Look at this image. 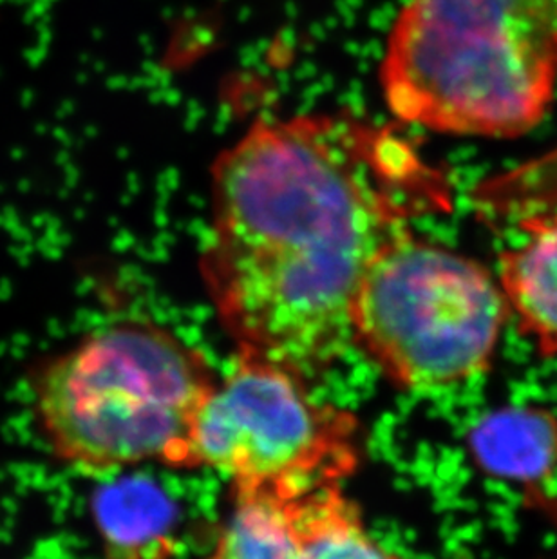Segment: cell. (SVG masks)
Segmentation results:
<instances>
[{
	"label": "cell",
	"instance_id": "6da1fadb",
	"mask_svg": "<svg viewBox=\"0 0 557 559\" xmlns=\"http://www.w3.org/2000/svg\"><path fill=\"white\" fill-rule=\"evenodd\" d=\"M201 270L237 354L300 377L353 346L358 288L415 217L449 206L410 140L346 112L253 123L212 167Z\"/></svg>",
	"mask_w": 557,
	"mask_h": 559
},
{
	"label": "cell",
	"instance_id": "7a4b0ae2",
	"mask_svg": "<svg viewBox=\"0 0 557 559\" xmlns=\"http://www.w3.org/2000/svg\"><path fill=\"white\" fill-rule=\"evenodd\" d=\"M556 82L557 0H405L380 60L394 117L457 136H523Z\"/></svg>",
	"mask_w": 557,
	"mask_h": 559
},
{
	"label": "cell",
	"instance_id": "3957f363",
	"mask_svg": "<svg viewBox=\"0 0 557 559\" xmlns=\"http://www.w3.org/2000/svg\"><path fill=\"white\" fill-rule=\"evenodd\" d=\"M214 385L200 349L151 322L121 321L38 366L29 391L55 459L106 476L142 464L194 467L195 420Z\"/></svg>",
	"mask_w": 557,
	"mask_h": 559
},
{
	"label": "cell",
	"instance_id": "277c9868",
	"mask_svg": "<svg viewBox=\"0 0 557 559\" xmlns=\"http://www.w3.org/2000/svg\"><path fill=\"white\" fill-rule=\"evenodd\" d=\"M509 317L484 264L410 230L358 288L353 346L402 390H440L489 370Z\"/></svg>",
	"mask_w": 557,
	"mask_h": 559
},
{
	"label": "cell",
	"instance_id": "5b68a950",
	"mask_svg": "<svg viewBox=\"0 0 557 559\" xmlns=\"http://www.w3.org/2000/svg\"><path fill=\"white\" fill-rule=\"evenodd\" d=\"M305 380L272 360L237 354L195 420L194 467L222 473L234 491L284 500L341 484L360 462V426L352 413L313 399Z\"/></svg>",
	"mask_w": 557,
	"mask_h": 559
},
{
	"label": "cell",
	"instance_id": "8992f818",
	"mask_svg": "<svg viewBox=\"0 0 557 559\" xmlns=\"http://www.w3.org/2000/svg\"><path fill=\"white\" fill-rule=\"evenodd\" d=\"M467 451L484 475L509 484L526 506L557 518L550 487L557 475V417L534 404L485 413L467 433Z\"/></svg>",
	"mask_w": 557,
	"mask_h": 559
},
{
	"label": "cell",
	"instance_id": "52a82bcc",
	"mask_svg": "<svg viewBox=\"0 0 557 559\" xmlns=\"http://www.w3.org/2000/svg\"><path fill=\"white\" fill-rule=\"evenodd\" d=\"M91 514L106 559L176 556V507L162 487L145 476L104 478L91 497Z\"/></svg>",
	"mask_w": 557,
	"mask_h": 559
},
{
	"label": "cell",
	"instance_id": "ba28073f",
	"mask_svg": "<svg viewBox=\"0 0 557 559\" xmlns=\"http://www.w3.org/2000/svg\"><path fill=\"white\" fill-rule=\"evenodd\" d=\"M523 245L501 253L498 283L515 326L543 359H557V211L525 217Z\"/></svg>",
	"mask_w": 557,
	"mask_h": 559
},
{
	"label": "cell",
	"instance_id": "9c48e42d",
	"mask_svg": "<svg viewBox=\"0 0 557 559\" xmlns=\"http://www.w3.org/2000/svg\"><path fill=\"white\" fill-rule=\"evenodd\" d=\"M297 559H407L371 536L363 512L341 484L317 487L289 500Z\"/></svg>",
	"mask_w": 557,
	"mask_h": 559
},
{
	"label": "cell",
	"instance_id": "30bf717a",
	"mask_svg": "<svg viewBox=\"0 0 557 559\" xmlns=\"http://www.w3.org/2000/svg\"><path fill=\"white\" fill-rule=\"evenodd\" d=\"M234 509L205 559H297L289 500L270 491H234Z\"/></svg>",
	"mask_w": 557,
	"mask_h": 559
}]
</instances>
